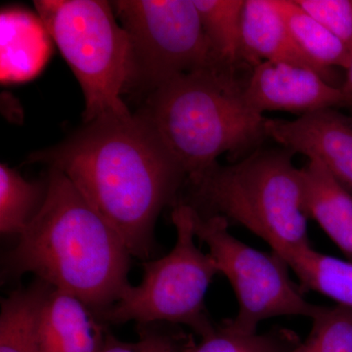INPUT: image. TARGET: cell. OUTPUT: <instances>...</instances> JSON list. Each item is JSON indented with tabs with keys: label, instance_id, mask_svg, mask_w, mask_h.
Instances as JSON below:
<instances>
[{
	"label": "cell",
	"instance_id": "cell-20",
	"mask_svg": "<svg viewBox=\"0 0 352 352\" xmlns=\"http://www.w3.org/2000/svg\"><path fill=\"white\" fill-rule=\"evenodd\" d=\"M296 333L274 329L266 333L244 332L231 319L215 324L210 335L201 338L188 352H289L300 344Z\"/></svg>",
	"mask_w": 352,
	"mask_h": 352
},
{
	"label": "cell",
	"instance_id": "cell-24",
	"mask_svg": "<svg viewBox=\"0 0 352 352\" xmlns=\"http://www.w3.org/2000/svg\"><path fill=\"white\" fill-rule=\"evenodd\" d=\"M340 89H342V94H344L346 108H352V51L351 64H349V69H346V78L342 82Z\"/></svg>",
	"mask_w": 352,
	"mask_h": 352
},
{
	"label": "cell",
	"instance_id": "cell-14",
	"mask_svg": "<svg viewBox=\"0 0 352 352\" xmlns=\"http://www.w3.org/2000/svg\"><path fill=\"white\" fill-rule=\"evenodd\" d=\"M300 170L305 214L352 261V194L319 162L309 160Z\"/></svg>",
	"mask_w": 352,
	"mask_h": 352
},
{
	"label": "cell",
	"instance_id": "cell-18",
	"mask_svg": "<svg viewBox=\"0 0 352 352\" xmlns=\"http://www.w3.org/2000/svg\"><path fill=\"white\" fill-rule=\"evenodd\" d=\"M289 32L303 52L323 68L339 67L346 69L351 64V51L318 21L308 15L294 0H274Z\"/></svg>",
	"mask_w": 352,
	"mask_h": 352
},
{
	"label": "cell",
	"instance_id": "cell-6",
	"mask_svg": "<svg viewBox=\"0 0 352 352\" xmlns=\"http://www.w3.org/2000/svg\"><path fill=\"white\" fill-rule=\"evenodd\" d=\"M193 212L188 204H176L171 212L175 247L164 258L142 263V282L131 285L115 305L97 315L102 322L184 325L201 338L214 331L205 296L219 270L210 252L197 247Z\"/></svg>",
	"mask_w": 352,
	"mask_h": 352
},
{
	"label": "cell",
	"instance_id": "cell-16",
	"mask_svg": "<svg viewBox=\"0 0 352 352\" xmlns=\"http://www.w3.org/2000/svg\"><path fill=\"white\" fill-rule=\"evenodd\" d=\"M295 272L302 294L316 292L352 309V261L322 254L311 244L282 256Z\"/></svg>",
	"mask_w": 352,
	"mask_h": 352
},
{
	"label": "cell",
	"instance_id": "cell-9",
	"mask_svg": "<svg viewBox=\"0 0 352 352\" xmlns=\"http://www.w3.org/2000/svg\"><path fill=\"white\" fill-rule=\"evenodd\" d=\"M267 138L319 162L352 194V117L324 109L293 120H266Z\"/></svg>",
	"mask_w": 352,
	"mask_h": 352
},
{
	"label": "cell",
	"instance_id": "cell-12",
	"mask_svg": "<svg viewBox=\"0 0 352 352\" xmlns=\"http://www.w3.org/2000/svg\"><path fill=\"white\" fill-rule=\"evenodd\" d=\"M107 324L76 296L53 288L39 320L41 352H100Z\"/></svg>",
	"mask_w": 352,
	"mask_h": 352
},
{
	"label": "cell",
	"instance_id": "cell-10",
	"mask_svg": "<svg viewBox=\"0 0 352 352\" xmlns=\"http://www.w3.org/2000/svg\"><path fill=\"white\" fill-rule=\"evenodd\" d=\"M245 95L250 106L261 115L284 111L302 117L324 109L346 108L340 88L311 69L278 62H261L252 69Z\"/></svg>",
	"mask_w": 352,
	"mask_h": 352
},
{
	"label": "cell",
	"instance_id": "cell-8",
	"mask_svg": "<svg viewBox=\"0 0 352 352\" xmlns=\"http://www.w3.org/2000/svg\"><path fill=\"white\" fill-rule=\"evenodd\" d=\"M196 238L210 248L219 273L226 275L237 298L238 314L231 319L244 332H258L261 322L280 316L314 318L320 305L307 302L289 277V267L276 252L258 251L229 232L220 215L193 212Z\"/></svg>",
	"mask_w": 352,
	"mask_h": 352
},
{
	"label": "cell",
	"instance_id": "cell-21",
	"mask_svg": "<svg viewBox=\"0 0 352 352\" xmlns=\"http://www.w3.org/2000/svg\"><path fill=\"white\" fill-rule=\"evenodd\" d=\"M309 335L289 352H352V309L322 307Z\"/></svg>",
	"mask_w": 352,
	"mask_h": 352
},
{
	"label": "cell",
	"instance_id": "cell-23",
	"mask_svg": "<svg viewBox=\"0 0 352 352\" xmlns=\"http://www.w3.org/2000/svg\"><path fill=\"white\" fill-rule=\"evenodd\" d=\"M352 51V0H294Z\"/></svg>",
	"mask_w": 352,
	"mask_h": 352
},
{
	"label": "cell",
	"instance_id": "cell-5",
	"mask_svg": "<svg viewBox=\"0 0 352 352\" xmlns=\"http://www.w3.org/2000/svg\"><path fill=\"white\" fill-rule=\"evenodd\" d=\"M38 15L82 87L83 122L131 111L122 94L131 87V48L112 3L104 0H38Z\"/></svg>",
	"mask_w": 352,
	"mask_h": 352
},
{
	"label": "cell",
	"instance_id": "cell-19",
	"mask_svg": "<svg viewBox=\"0 0 352 352\" xmlns=\"http://www.w3.org/2000/svg\"><path fill=\"white\" fill-rule=\"evenodd\" d=\"M48 180L28 182L17 170L0 164V232L17 236L24 232L43 207Z\"/></svg>",
	"mask_w": 352,
	"mask_h": 352
},
{
	"label": "cell",
	"instance_id": "cell-2",
	"mask_svg": "<svg viewBox=\"0 0 352 352\" xmlns=\"http://www.w3.org/2000/svg\"><path fill=\"white\" fill-rule=\"evenodd\" d=\"M48 168L43 207L7 254L6 272L16 277L34 273L80 298L97 316L131 286V254L69 178Z\"/></svg>",
	"mask_w": 352,
	"mask_h": 352
},
{
	"label": "cell",
	"instance_id": "cell-11",
	"mask_svg": "<svg viewBox=\"0 0 352 352\" xmlns=\"http://www.w3.org/2000/svg\"><path fill=\"white\" fill-rule=\"evenodd\" d=\"M242 30L245 59L252 71L264 61L295 65L340 88L335 71L315 63L298 46L274 0H245Z\"/></svg>",
	"mask_w": 352,
	"mask_h": 352
},
{
	"label": "cell",
	"instance_id": "cell-15",
	"mask_svg": "<svg viewBox=\"0 0 352 352\" xmlns=\"http://www.w3.org/2000/svg\"><path fill=\"white\" fill-rule=\"evenodd\" d=\"M52 286L36 278L1 300L0 352H41L39 320Z\"/></svg>",
	"mask_w": 352,
	"mask_h": 352
},
{
	"label": "cell",
	"instance_id": "cell-13",
	"mask_svg": "<svg viewBox=\"0 0 352 352\" xmlns=\"http://www.w3.org/2000/svg\"><path fill=\"white\" fill-rule=\"evenodd\" d=\"M0 19L1 82L31 80L50 56V32L38 15L22 9L3 10Z\"/></svg>",
	"mask_w": 352,
	"mask_h": 352
},
{
	"label": "cell",
	"instance_id": "cell-3",
	"mask_svg": "<svg viewBox=\"0 0 352 352\" xmlns=\"http://www.w3.org/2000/svg\"><path fill=\"white\" fill-rule=\"evenodd\" d=\"M231 69L177 76L151 92L140 112L156 129L193 184L221 155L251 154L267 139L266 118L248 103V78Z\"/></svg>",
	"mask_w": 352,
	"mask_h": 352
},
{
	"label": "cell",
	"instance_id": "cell-22",
	"mask_svg": "<svg viewBox=\"0 0 352 352\" xmlns=\"http://www.w3.org/2000/svg\"><path fill=\"white\" fill-rule=\"evenodd\" d=\"M138 340L126 342L109 332L100 352H188L195 340L179 326L168 323L138 324Z\"/></svg>",
	"mask_w": 352,
	"mask_h": 352
},
{
	"label": "cell",
	"instance_id": "cell-1",
	"mask_svg": "<svg viewBox=\"0 0 352 352\" xmlns=\"http://www.w3.org/2000/svg\"><path fill=\"white\" fill-rule=\"evenodd\" d=\"M28 163L56 168L124 241L147 261L156 250L155 226L187 175L150 120L139 111L85 124L66 140L32 153Z\"/></svg>",
	"mask_w": 352,
	"mask_h": 352
},
{
	"label": "cell",
	"instance_id": "cell-4",
	"mask_svg": "<svg viewBox=\"0 0 352 352\" xmlns=\"http://www.w3.org/2000/svg\"><path fill=\"white\" fill-rule=\"evenodd\" d=\"M286 148L259 147L237 163L217 164L191 185L198 206L249 229L278 256L310 245L302 170Z\"/></svg>",
	"mask_w": 352,
	"mask_h": 352
},
{
	"label": "cell",
	"instance_id": "cell-17",
	"mask_svg": "<svg viewBox=\"0 0 352 352\" xmlns=\"http://www.w3.org/2000/svg\"><path fill=\"white\" fill-rule=\"evenodd\" d=\"M215 56L235 71L252 69L245 59L242 18L245 0H194Z\"/></svg>",
	"mask_w": 352,
	"mask_h": 352
},
{
	"label": "cell",
	"instance_id": "cell-7",
	"mask_svg": "<svg viewBox=\"0 0 352 352\" xmlns=\"http://www.w3.org/2000/svg\"><path fill=\"white\" fill-rule=\"evenodd\" d=\"M111 3L131 43V87L145 88L150 94L185 74L230 69L215 56L194 0Z\"/></svg>",
	"mask_w": 352,
	"mask_h": 352
}]
</instances>
